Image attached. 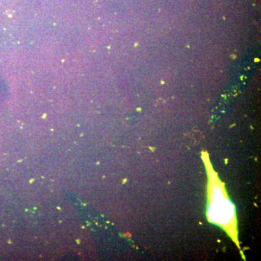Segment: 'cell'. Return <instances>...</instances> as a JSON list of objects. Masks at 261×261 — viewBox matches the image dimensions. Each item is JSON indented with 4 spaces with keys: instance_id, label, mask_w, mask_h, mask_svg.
<instances>
[{
    "instance_id": "1",
    "label": "cell",
    "mask_w": 261,
    "mask_h": 261,
    "mask_svg": "<svg viewBox=\"0 0 261 261\" xmlns=\"http://www.w3.org/2000/svg\"><path fill=\"white\" fill-rule=\"evenodd\" d=\"M202 159L205 163L209 176L210 204L207 210V219L211 222L224 228L239 246L234 206L228 200L225 192L224 185L220 181L217 174L213 169L207 154H202Z\"/></svg>"
}]
</instances>
